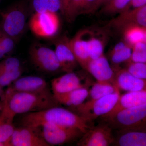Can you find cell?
Here are the masks:
<instances>
[{
    "label": "cell",
    "instance_id": "1",
    "mask_svg": "<svg viewBox=\"0 0 146 146\" xmlns=\"http://www.w3.org/2000/svg\"><path fill=\"white\" fill-rule=\"evenodd\" d=\"M21 123L22 126L34 129L46 124L75 128L84 133L90 128L89 122L81 116L59 106L23 114Z\"/></svg>",
    "mask_w": 146,
    "mask_h": 146
},
{
    "label": "cell",
    "instance_id": "2",
    "mask_svg": "<svg viewBox=\"0 0 146 146\" xmlns=\"http://www.w3.org/2000/svg\"><path fill=\"white\" fill-rule=\"evenodd\" d=\"M4 107L14 116L38 112L58 106L50 91L40 93L4 92Z\"/></svg>",
    "mask_w": 146,
    "mask_h": 146
},
{
    "label": "cell",
    "instance_id": "3",
    "mask_svg": "<svg viewBox=\"0 0 146 146\" xmlns=\"http://www.w3.org/2000/svg\"><path fill=\"white\" fill-rule=\"evenodd\" d=\"M29 11L27 3L23 1L13 4L0 13V30L16 43L25 31Z\"/></svg>",
    "mask_w": 146,
    "mask_h": 146
},
{
    "label": "cell",
    "instance_id": "4",
    "mask_svg": "<svg viewBox=\"0 0 146 146\" xmlns=\"http://www.w3.org/2000/svg\"><path fill=\"white\" fill-rule=\"evenodd\" d=\"M32 33L39 38L49 39L55 36L60 26L57 12L51 11L33 12L29 23Z\"/></svg>",
    "mask_w": 146,
    "mask_h": 146
},
{
    "label": "cell",
    "instance_id": "5",
    "mask_svg": "<svg viewBox=\"0 0 146 146\" xmlns=\"http://www.w3.org/2000/svg\"><path fill=\"white\" fill-rule=\"evenodd\" d=\"M120 95V90H118L98 99L87 100L75 108L78 115L90 122L110 112L117 103Z\"/></svg>",
    "mask_w": 146,
    "mask_h": 146
},
{
    "label": "cell",
    "instance_id": "6",
    "mask_svg": "<svg viewBox=\"0 0 146 146\" xmlns=\"http://www.w3.org/2000/svg\"><path fill=\"white\" fill-rule=\"evenodd\" d=\"M106 120L119 130L146 127V104L123 110Z\"/></svg>",
    "mask_w": 146,
    "mask_h": 146
},
{
    "label": "cell",
    "instance_id": "7",
    "mask_svg": "<svg viewBox=\"0 0 146 146\" xmlns=\"http://www.w3.org/2000/svg\"><path fill=\"white\" fill-rule=\"evenodd\" d=\"M32 63L39 70L54 73L61 70L54 50L39 43L32 45L29 51Z\"/></svg>",
    "mask_w": 146,
    "mask_h": 146
},
{
    "label": "cell",
    "instance_id": "8",
    "mask_svg": "<svg viewBox=\"0 0 146 146\" xmlns=\"http://www.w3.org/2000/svg\"><path fill=\"white\" fill-rule=\"evenodd\" d=\"M36 129L50 146L59 145L69 143L84 134L78 129L49 124L43 125Z\"/></svg>",
    "mask_w": 146,
    "mask_h": 146
},
{
    "label": "cell",
    "instance_id": "9",
    "mask_svg": "<svg viewBox=\"0 0 146 146\" xmlns=\"http://www.w3.org/2000/svg\"><path fill=\"white\" fill-rule=\"evenodd\" d=\"M115 138L111 128L108 125H100L90 128L80 139L77 145L108 146L113 143Z\"/></svg>",
    "mask_w": 146,
    "mask_h": 146
},
{
    "label": "cell",
    "instance_id": "10",
    "mask_svg": "<svg viewBox=\"0 0 146 146\" xmlns=\"http://www.w3.org/2000/svg\"><path fill=\"white\" fill-rule=\"evenodd\" d=\"M9 143L10 146H50L37 129L24 126L15 127Z\"/></svg>",
    "mask_w": 146,
    "mask_h": 146
},
{
    "label": "cell",
    "instance_id": "11",
    "mask_svg": "<svg viewBox=\"0 0 146 146\" xmlns=\"http://www.w3.org/2000/svg\"><path fill=\"white\" fill-rule=\"evenodd\" d=\"M109 25L123 30L132 25L146 29V5L120 13L119 16L110 21Z\"/></svg>",
    "mask_w": 146,
    "mask_h": 146
},
{
    "label": "cell",
    "instance_id": "12",
    "mask_svg": "<svg viewBox=\"0 0 146 146\" xmlns=\"http://www.w3.org/2000/svg\"><path fill=\"white\" fill-rule=\"evenodd\" d=\"M61 71L65 72H74L78 63L72 48L70 39L66 36H60L55 42L54 50Z\"/></svg>",
    "mask_w": 146,
    "mask_h": 146
},
{
    "label": "cell",
    "instance_id": "13",
    "mask_svg": "<svg viewBox=\"0 0 146 146\" xmlns=\"http://www.w3.org/2000/svg\"><path fill=\"white\" fill-rule=\"evenodd\" d=\"M8 86L6 92L9 93H40L50 91L44 79L37 76H21Z\"/></svg>",
    "mask_w": 146,
    "mask_h": 146
},
{
    "label": "cell",
    "instance_id": "14",
    "mask_svg": "<svg viewBox=\"0 0 146 146\" xmlns=\"http://www.w3.org/2000/svg\"><path fill=\"white\" fill-rule=\"evenodd\" d=\"M86 70L94 77L98 82L115 84V71L111 67L104 54L90 60Z\"/></svg>",
    "mask_w": 146,
    "mask_h": 146
},
{
    "label": "cell",
    "instance_id": "15",
    "mask_svg": "<svg viewBox=\"0 0 146 146\" xmlns=\"http://www.w3.org/2000/svg\"><path fill=\"white\" fill-rule=\"evenodd\" d=\"M90 30H82L70 39L71 48L78 64L86 70L91 60L88 50V36Z\"/></svg>",
    "mask_w": 146,
    "mask_h": 146
},
{
    "label": "cell",
    "instance_id": "16",
    "mask_svg": "<svg viewBox=\"0 0 146 146\" xmlns=\"http://www.w3.org/2000/svg\"><path fill=\"white\" fill-rule=\"evenodd\" d=\"M146 104V92L143 91H128L120 95L115 106L110 112L103 116L105 119L113 117L123 110Z\"/></svg>",
    "mask_w": 146,
    "mask_h": 146
},
{
    "label": "cell",
    "instance_id": "17",
    "mask_svg": "<svg viewBox=\"0 0 146 146\" xmlns=\"http://www.w3.org/2000/svg\"><path fill=\"white\" fill-rule=\"evenodd\" d=\"M115 84L120 90L146 92V79L138 78L126 69L115 70Z\"/></svg>",
    "mask_w": 146,
    "mask_h": 146
},
{
    "label": "cell",
    "instance_id": "18",
    "mask_svg": "<svg viewBox=\"0 0 146 146\" xmlns=\"http://www.w3.org/2000/svg\"><path fill=\"white\" fill-rule=\"evenodd\" d=\"M114 143L119 146H146V127L119 130Z\"/></svg>",
    "mask_w": 146,
    "mask_h": 146
},
{
    "label": "cell",
    "instance_id": "19",
    "mask_svg": "<svg viewBox=\"0 0 146 146\" xmlns=\"http://www.w3.org/2000/svg\"><path fill=\"white\" fill-rule=\"evenodd\" d=\"M84 86L79 77L74 72H67L53 79L51 81L52 90L54 95L64 94Z\"/></svg>",
    "mask_w": 146,
    "mask_h": 146
},
{
    "label": "cell",
    "instance_id": "20",
    "mask_svg": "<svg viewBox=\"0 0 146 146\" xmlns=\"http://www.w3.org/2000/svg\"><path fill=\"white\" fill-rule=\"evenodd\" d=\"M97 0H71L64 17L69 22L80 15L94 13L97 10Z\"/></svg>",
    "mask_w": 146,
    "mask_h": 146
},
{
    "label": "cell",
    "instance_id": "21",
    "mask_svg": "<svg viewBox=\"0 0 146 146\" xmlns=\"http://www.w3.org/2000/svg\"><path fill=\"white\" fill-rule=\"evenodd\" d=\"M88 95L89 91L84 86L64 94L54 96L59 104L75 108L83 103Z\"/></svg>",
    "mask_w": 146,
    "mask_h": 146
},
{
    "label": "cell",
    "instance_id": "22",
    "mask_svg": "<svg viewBox=\"0 0 146 146\" xmlns=\"http://www.w3.org/2000/svg\"><path fill=\"white\" fill-rule=\"evenodd\" d=\"M14 117L3 110L0 114V142L9 143L15 127L13 124Z\"/></svg>",
    "mask_w": 146,
    "mask_h": 146
},
{
    "label": "cell",
    "instance_id": "23",
    "mask_svg": "<svg viewBox=\"0 0 146 146\" xmlns=\"http://www.w3.org/2000/svg\"><path fill=\"white\" fill-rule=\"evenodd\" d=\"M118 90L119 89L115 84L97 82L89 91V95L87 98H89L87 100L98 99L107 95L113 94Z\"/></svg>",
    "mask_w": 146,
    "mask_h": 146
},
{
    "label": "cell",
    "instance_id": "24",
    "mask_svg": "<svg viewBox=\"0 0 146 146\" xmlns=\"http://www.w3.org/2000/svg\"><path fill=\"white\" fill-rule=\"evenodd\" d=\"M125 40L131 47L139 42L145 41L146 29L138 26H130L123 30Z\"/></svg>",
    "mask_w": 146,
    "mask_h": 146
},
{
    "label": "cell",
    "instance_id": "25",
    "mask_svg": "<svg viewBox=\"0 0 146 146\" xmlns=\"http://www.w3.org/2000/svg\"><path fill=\"white\" fill-rule=\"evenodd\" d=\"M30 4L34 12H57L61 9L60 0H30Z\"/></svg>",
    "mask_w": 146,
    "mask_h": 146
},
{
    "label": "cell",
    "instance_id": "26",
    "mask_svg": "<svg viewBox=\"0 0 146 146\" xmlns=\"http://www.w3.org/2000/svg\"><path fill=\"white\" fill-rule=\"evenodd\" d=\"M88 42L89 56L91 60L98 58L104 54V42L90 30Z\"/></svg>",
    "mask_w": 146,
    "mask_h": 146
},
{
    "label": "cell",
    "instance_id": "27",
    "mask_svg": "<svg viewBox=\"0 0 146 146\" xmlns=\"http://www.w3.org/2000/svg\"><path fill=\"white\" fill-rule=\"evenodd\" d=\"M131 0H110L103 6L102 12L107 14L121 13L128 8Z\"/></svg>",
    "mask_w": 146,
    "mask_h": 146
},
{
    "label": "cell",
    "instance_id": "28",
    "mask_svg": "<svg viewBox=\"0 0 146 146\" xmlns=\"http://www.w3.org/2000/svg\"><path fill=\"white\" fill-rule=\"evenodd\" d=\"M132 53V47L128 45L121 49L111 51L110 58L112 64L119 65L125 62H129Z\"/></svg>",
    "mask_w": 146,
    "mask_h": 146
},
{
    "label": "cell",
    "instance_id": "29",
    "mask_svg": "<svg viewBox=\"0 0 146 146\" xmlns=\"http://www.w3.org/2000/svg\"><path fill=\"white\" fill-rule=\"evenodd\" d=\"M0 37V60L12 52L15 48L16 42L10 36L1 31Z\"/></svg>",
    "mask_w": 146,
    "mask_h": 146
},
{
    "label": "cell",
    "instance_id": "30",
    "mask_svg": "<svg viewBox=\"0 0 146 146\" xmlns=\"http://www.w3.org/2000/svg\"><path fill=\"white\" fill-rule=\"evenodd\" d=\"M129 62L146 63V41L139 42L132 47V53Z\"/></svg>",
    "mask_w": 146,
    "mask_h": 146
},
{
    "label": "cell",
    "instance_id": "31",
    "mask_svg": "<svg viewBox=\"0 0 146 146\" xmlns=\"http://www.w3.org/2000/svg\"><path fill=\"white\" fill-rule=\"evenodd\" d=\"M21 70V62L17 58L7 57L0 61V72H13Z\"/></svg>",
    "mask_w": 146,
    "mask_h": 146
},
{
    "label": "cell",
    "instance_id": "32",
    "mask_svg": "<svg viewBox=\"0 0 146 146\" xmlns=\"http://www.w3.org/2000/svg\"><path fill=\"white\" fill-rule=\"evenodd\" d=\"M125 69L134 76L146 79V63L129 62Z\"/></svg>",
    "mask_w": 146,
    "mask_h": 146
},
{
    "label": "cell",
    "instance_id": "33",
    "mask_svg": "<svg viewBox=\"0 0 146 146\" xmlns=\"http://www.w3.org/2000/svg\"><path fill=\"white\" fill-rule=\"evenodd\" d=\"M23 69L16 72H0V86L2 88L9 86L13 82L21 76Z\"/></svg>",
    "mask_w": 146,
    "mask_h": 146
},
{
    "label": "cell",
    "instance_id": "34",
    "mask_svg": "<svg viewBox=\"0 0 146 146\" xmlns=\"http://www.w3.org/2000/svg\"><path fill=\"white\" fill-rule=\"evenodd\" d=\"M145 5H146V0H131L129 5L128 8L127 10H128L130 7H132L131 9H132L143 6Z\"/></svg>",
    "mask_w": 146,
    "mask_h": 146
},
{
    "label": "cell",
    "instance_id": "35",
    "mask_svg": "<svg viewBox=\"0 0 146 146\" xmlns=\"http://www.w3.org/2000/svg\"><path fill=\"white\" fill-rule=\"evenodd\" d=\"M71 0H60L61 9L60 12L64 16H65L68 10Z\"/></svg>",
    "mask_w": 146,
    "mask_h": 146
},
{
    "label": "cell",
    "instance_id": "36",
    "mask_svg": "<svg viewBox=\"0 0 146 146\" xmlns=\"http://www.w3.org/2000/svg\"><path fill=\"white\" fill-rule=\"evenodd\" d=\"M110 0H97V10L101 6H103L104 5L107 3Z\"/></svg>",
    "mask_w": 146,
    "mask_h": 146
},
{
    "label": "cell",
    "instance_id": "37",
    "mask_svg": "<svg viewBox=\"0 0 146 146\" xmlns=\"http://www.w3.org/2000/svg\"><path fill=\"white\" fill-rule=\"evenodd\" d=\"M4 101L3 98H2L0 99V112H1L2 111Z\"/></svg>",
    "mask_w": 146,
    "mask_h": 146
},
{
    "label": "cell",
    "instance_id": "38",
    "mask_svg": "<svg viewBox=\"0 0 146 146\" xmlns=\"http://www.w3.org/2000/svg\"><path fill=\"white\" fill-rule=\"evenodd\" d=\"M4 94V92L3 90V89L0 86V99L2 98L3 97Z\"/></svg>",
    "mask_w": 146,
    "mask_h": 146
},
{
    "label": "cell",
    "instance_id": "39",
    "mask_svg": "<svg viewBox=\"0 0 146 146\" xmlns=\"http://www.w3.org/2000/svg\"><path fill=\"white\" fill-rule=\"evenodd\" d=\"M1 30H0V37H1Z\"/></svg>",
    "mask_w": 146,
    "mask_h": 146
},
{
    "label": "cell",
    "instance_id": "40",
    "mask_svg": "<svg viewBox=\"0 0 146 146\" xmlns=\"http://www.w3.org/2000/svg\"><path fill=\"white\" fill-rule=\"evenodd\" d=\"M145 41H146V34H145Z\"/></svg>",
    "mask_w": 146,
    "mask_h": 146
},
{
    "label": "cell",
    "instance_id": "41",
    "mask_svg": "<svg viewBox=\"0 0 146 146\" xmlns=\"http://www.w3.org/2000/svg\"><path fill=\"white\" fill-rule=\"evenodd\" d=\"M1 10H0V13H1Z\"/></svg>",
    "mask_w": 146,
    "mask_h": 146
}]
</instances>
